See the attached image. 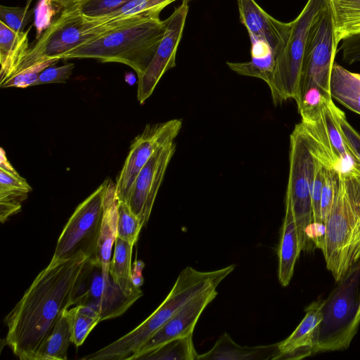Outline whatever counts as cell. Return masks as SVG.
Wrapping results in <instances>:
<instances>
[{
  "label": "cell",
  "instance_id": "obj_37",
  "mask_svg": "<svg viewBox=\"0 0 360 360\" xmlns=\"http://www.w3.org/2000/svg\"><path fill=\"white\" fill-rule=\"evenodd\" d=\"M337 118L343 138L360 162V134L349 123L345 112L339 108L337 109Z\"/></svg>",
  "mask_w": 360,
  "mask_h": 360
},
{
  "label": "cell",
  "instance_id": "obj_20",
  "mask_svg": "<svg viewBox=\"0 0 360 360\" xmlns=\"http://www.w3.org/2000/svg\"><path fill=\"white\" fill-rule=\"evenodd\" d=\"M278 354V342L255 347L240 346L227 333L221 335L211 349L197 360H269Z\"/></svg>",
  "mask_w": 360,
  "mask_h": 360
},
{
  "label": "cell",
  "instance_id": "obj_32",
  "mask_svg": "<svg viewBox=\"0 0 360 360\" xmlns=\"http://www.w3.org/2000/svg\"><path fill=\"white\" fill-rule=\"evenodd\" d=\"M29 6L25 7H9L0 6V21L15 32H23L31 22L34 15V9L29 10Z\"/></svg>",
  "mask_w": 360,
  "mask_h": 360
},
{
  "label": "cell",
  "instance_id": "obj_31",
  "mask_svg": "<svg viewBox=\"0 0 360 360\" xmlns=\"http://www.w3.org/2000/svg\"><path fill=\"white\" fill-rule=\"evenodd\" d=\"M142 227L140 219L131 212L128 205L118 200L117 237L134 245Z\"/></svg>",
  "mask_w": 360,
  "mask_h": 360
},
{
  "label": "cell",
  "instance_id": "obj_21",
  "mask_svg": "<svg viewBox=\"0 0 360 360\" xmlns=\"http://www.w3.org/2000/svg\"><path fill=\"white\" fill-rule=\"evenodd\" d=\"M115 184L108 179L104 199V214L100 232L96 262L102 269L103 276L110 275V265L113 243L117 238V198Z\"/></svg>",
  "mask_w": 360,
  "mask_h": 360
},
{
  "label": "cell",
  "instance_id": "obj_22",
  "mask_svg": "<svg viewBox=\"0 0 360 360\" xmlns=\"http://www.w3.org/2000/svg\"><path fill=\"white\" fill-rule=\"evenodd\" d=\"M29 31L15 32L0 21V84L13 75L26 56Z\"/></svg>",
  "mask_w": 360,
  "mask_h": 360
},
{
  "label": "cell",
  "instance_id": "obj_6",
  "mask_svg": "<svg viewBox=\"0 0 360 360\" xmlns=\"http://www.w3.org/2000/svg\"><path fill=\"white\" fill-rule=\"evenodd\" d=\"M328 0H308L297 17L290 22L289 35L276 53L269 86L275 105L295 100L302 75L309 32Z\"/></svg>",
  "mask_w": 360,
  "mask_h": 360
},
{
  "label": "cell",
  "instance_id": "obj_15",
  "mask_svg": "<svg viewBox=\"0 0 360 360\" xmlns=\"http://www.w3.org/2000/svg\"><path fill=\"white\" fill-rule=\"evenodd\" d=\"M216 288L205 290L188 300L129 359H139L170 340L192 335L202 312L217 295Z\"/></svg>",
  "mask_w": 360,
  "mask_h": 360
},
{
  "label": "cell",
  "instance_id": "obj_29",
  "mask_svg": "<svg viewBox=\"0 0 360 360\" xmlns=\"http://www.w3.org/2000/svg\"><path fill=\"white\" fill-rule=\"evenodd\" d=\"M192 335L170 340L148 352L139 359L197 360Z\"/></svg>",
  "mask_w": 360,
  "mask_h": 360
},
{
  "label": "cell",
  "instance_id": "obj_34",
  "mask_svg": "<svg viewBox=\"0 0 360 360\" xmlns=\"http://www.w3.org/2000/svg\"><path fill=\"white\" fill-rule=\"evenodd\" d=\"M339 173L336 170L326 168V177L321 199V218L323 225L330 213L338 191Z\"/></svg>",
  "mask_w": 360,
  "mask_h": 360
},
{
  "label": "cell",
  "instance_id": "obj_9",
  "mask_svg": "<svg viewBox=\"0 0 360 360\" xmlns=\"http://www.w3.org/2000/svg\"><path fill=\"white\" fill-rule=\"evenodd\" d=\"M360 263L353 266L326 300L321 323L319 352L345 349L355 335L359 307Z\"/></svg>",
  "mask_w": 360,
  "mask_h": 360
},
{
  "label": "cell",
  "instance_id": "obj_23",
  "mask_svg": "<svg viewBox=\"0 0 360 360\" xmlns=\"http://www.w3.org/2000/svg\"><path fill=\"white\" fill-rule=\"evenodd\" d=\"M302 251L297 227L291 210L285 208L278 249V281L287 286L292 277L296 261Z\"/></svg>",
  "mask_w": 360,
  "mask_h": 360
},
{
  "label": "cell",
  "instance_id": "obj_5",
  "mask_svg": "<svg viewBox=\"0 0 360 360\" xmlns=\"http://www.w3.org/2000/svg\"><path fill=\"white\" fill-rule=\"evenodd\" d=\"M337 51L328 1L311 26L307 37L302 75L295 100L302 120L317 114L323 105L332 99L330 77Z\"/></svg>",
  "mask_w": 360,
  "mask_h": 360
},
{
  "label": "cell",
  "instance_id": "obj_38",
  "mask_svg": "<svg viewBox=\"0 0 360 360\" xmlns=\"http://www.w3.org/2000/svg\"><path fill=\"white\" fill-rule=\"evenodd\" d=\"M338 50L342 51V60L347 64L360 61V34L345 37Z\"/></svg>",
  "mask_w": 360,
  "mask_h": 360
},
{
  "label": "cell",
  "instance_id": "obj_18",
  "mask_svg": "<svg viewBox=\"0 0 360 360\" xmlns=\"http://www.w3.org/2000/svg\"><path fill=\"white\" fill-rule=\"evenodd\" d=\"M299 124L311 152L325 168L339 172L354 169L349 167L337 154L323 121L321 110L314 117L302 120Z\"/></svg>",
  "mask_w": 360,
  "mask_h": 360
},
{
  "label": "cell",
  "instance_id": "obj_35",
  "mask_svg": "<svg viewBox=\"0 0 360 360\" xmlns=\"http://www.w3.org/2000/svg\"><path fill=\"white\" fill-rule=\"evenodd\" d=\"M59 60H51L37 65L18 73L0 84L1 88H26L34 86L40 72L45 68L55 65Z\"/></svg>",
  "mask_w": 360,
  "mask_h": 360
},
{
  "label": "cell",
  "instance_id": "obj_27",
  "mask_svg": "<svg viewBox=\"0 0 360 360\" xmlns=\"http://www.w3.org/2000/svg\"><path fill=\"white\" fill-rule=\"evenodd\" d=\"M63 314L69 326L71 342L76 347L82 345L92 329L101 321L94 309L81 304L64 310Z\"/></svg>",
  "mask_w": 360,
  "mask_h": 360
},
{
  "label": "cell",
  "instance_id": "obj_30",
  "mask_svg": "<svg viewBox=\"0 0 360 360\" xmlns=\"http://www.w3.org/2000/svg\"><path fill=\"white\" fill-rule=\"evenodd\" d=\"M276 60V53L263 56H251L248 62H227L229 68L240 75L253 77L264 80L268 84L272 77Z\"/></svg>",
  "mask_w": 360,
  "mask_h": 360
},
{
  "label": "cell",
  "instance_id": "obj_40",
  "mask_svg": "<svg viewBox=\"0 0 360 360\" xmlns=\"http://www.w3.org/2000/svg\"><path fill=\"white\" fill-rule=\"evenodd\" d=\"M49 2L54 4L61 8L66 9L72 7L84 0H48Z\"/></svg>",
  "mask_w": 360,
  "mask_h": 360
},
{
  "label": "cell",
  "instance_id": "obj_1",
  "mask_svg": "<svg viewBox=\"0 0 360 360\" xmlns=\"http://www.w3.org/2000/svg\"><path fill=\"white\" fill-rule=\"evenodd\" d=\"M87 258L79 254L51 261L6 316L5 343L20 360H39L45 342L64 310L73 305L75 287Z\"/></svg>",
  "mask_w": 360,
  "mask_h": 360
},
{
  "label": "cell",
  "instance_id": "obj_12",
  "mask_svg": "<svg viewBox=\"0 0 360 360\" xmlns=\"http://www.w3.org/2000/svg\"><path fill=\"white\" fill-rule=\"evenodd\" d=\"M182 127L181 120L147 125L134 140L122 169L116 179V197L127 203L134 181L145 164L162 145L174 141Z\"/></svg>",
  "mask_w": 360,
  "mask_h": 360
},
{
  "label": "cell",
  "instance_id": "obj_39",
  "mask_svg": "<svg viewBox=\"0 0 360 360\" xmlns=\"http://www.w3.org/2000/svg\"><path fill=\"white\" fill-rule=\"evenodd\" d=\"M144 266L145 264L141 260H136L133 264V269H131V281L134 285L137 288H140L144 282L142 275V271Z\"/></svg>",
  "mask_w": 360,
  "mask_h": 360
},
{
  "label": "cell",
  "instance_id": "obj_4",
  "mask_svg": "<svg viewBox=\"0 0 360 360\" xmlns=\"http://www.w3.org/2000/svg\"><path fill=\"white\" fill-rule=\"evenodd\" d=\"M166 24V20L152 18L110 30L62 55L60 59L92 58L103 63H120L131 67L139 77L153 58Z\"/></svg>",
  "mask_w": 360,
  "mask_h": 360
},
{
  "label": "cell",
  "instance_id": "obj_16",
  "mask_svg": "<svg viewBox=\"0 0 360 360\" xmlns=\"http://www.w3.org/2000/svg\"><path fill=\"white\" fill-rule=\"evenodd\" d=\"M326 300H318L305 309L300 323L285 340L278 342L276 359H300L319 352L321 323Z\"/></svg>",
  "mask_w": 360,
  "mask_h": 360
},
{
  "label": "cell",
  "instance_id": "obj_14",
  "mask_svg": "<svg viewBox=\"0 0 360 360\" xmlns=\"http://www.w3.org/2000/svg\"><path fill=\"white\" fill-rule=\"evenodd\" d=\"M175 150L174 141L161 146L142 167L134 181L127 204L140 219L143 226L149 219L156 195Z\"/></svg>",
  "mask_w": 360,
  "mask_h": 360
},
{
  "label": "cell",
  "instance_id": "obj_13",
  "mask_svg": "<svg viewBox=\"0 0 360 360\" xmlns=\"http://www.w3.org/2000/svg\"><path fill=\"white\" fill-rule=\"evenodd\" d=\"M188 12V5L181 4L166 19L164 36L150 64L138 77L137 98L141 104L151 96L163 75L176 66V55Z\"/></svg>",
  "mask_w": 360,
  "mask_h": 360
},
{
  "label": "cell",
  "instance_id": "obj_7",
  "mask_svg": "<svg viewBox=\"0 0 360 360\" xmlns=\"http://www.w3.org/2000/svg\"><path fill=\"white\" fill-rule=\"evenodd\" d=\"M316 158L311 152L299 124L290 137L289 175L285 208L291 210L296 223L302 250L312 241L311 186Z\"/></svg>",
  "mask_w": 360,
  "mask_h": 360
},
{
  "label": "cell",
  "instance_id": "obj_2",
  "mask_svg": "<svg viewBox=\"0 0 360 360\" xmlns=\"http://www.w3.org/2000/svg\"><path fill=\"white\" fill-rule=\"evenodd\" d=\"M319 248L336 282L360 261V170L339 173L338 191Z\"/></svg>",
  "mask_w": 360,
  "mask_h": 360
},
{
  "label": "cell",
  "instance_id": "obj_11",
  "mask_svg": "<svg viewBox=\"0 0 360 360\" xmlns=\"http://www.w3.org/2000/svg\"><path fill=\"white\" fill-rule=\"evenodd\" d=\"M139 298L124 295L110 274L103 276L98 263L86 259L75 289L73 305L90 307L104 321L123 314Z\"/></svg>",
  "mask_w": 360,
  "mask_h": 360
},
{
  "label": "cell",
  "instance_id": "obj_8",
  "mask_svg": "<svg viewBox=\"0 0 360 360\" xmlns=\"http://www.w3.org/2000/svg\"><path fill=\"white\" fill-rule=\"evenodd\" d=\"M108 32L84 18L77 6L64 9L36 41L13 75L51 60L97 39ZM10 77V78H11ZM9 78V79H10Z\"/></svg>",
  "mask_w": 360,
  "mask_h": 360
},
{
  "label": "cell",
  "instance_id": "obj_33",
  "mask_svg": "<svg viewBox=\"0 0 360 360\" xmlns=\"http://www.w3.org/2000/svg\"><path fill=\"white\" fill-rule=\"evenodd\" d=\"M131 0H84L77 6L86 18H96L112 13Z\"/></svg>",
  "mask_w": 360,
  "mask_h": 360
},
{
  "label": "cell",
  "instance_id": "obj_28",
  "mask_svg": "<svg viewBox=\"0 0 360 360\" xmlns=\"http://www.w3.org/2000/svg\"><path fill=\"white\" fill-rule=\"evenodd\" d=\"M71 342V334L63 312L52 333L47 338L40 354L39 360H65Z\"/></svg>",
  "mask_w": 360,
  "mask_h": 360
},
{
  "label": "cell",
  "instance_id": "obj_41",
  "mask_svg": "<svg viewBox=\"0 0 360 360\" xmlns=\"http://www.w3.org/2000/svg\"><path fill=\"white\" fill-rule=\"evenodd\" d=\"M125 81L130 85H132L136 82L134 75L132 74L127 75L125 77Z\"/></svg>",
  "mask_w": 360,
  "mask_h": 360
},
{
  "label": "cell",
  "instance_id": "obj_10",
  "mask_svg": "<svg viewBox=\"0 0 360 360\" xmlns=\"http://www.w3.org/2000/svg\"><path fill=\"white\" fill-rule=\"evenodd\" d=\"M107 184L105 179L77 207L58 239L51 261L67 260L83 254L96 262Z\"/></svg>",
  "mask_w": 360,
  "mask_h": 360
},
{
  "label": "cell",
  "instance_id": "obj_19",
  "mask_svg": "<svg viewBox=\"0 0 360 360\" xmlns=\"http://www.w3.org/2000/svg\"><path fill=\"white\" fill-rule=\"evenodd\" d=\"M176 0H131L120 9L96 18H86L96 26L110 31L137 22L160 18L163 8ZM85 18V17H84Z\"/></svg>",
  "mask_w": 360,
  "mask_h": 360
},
{
  "label": "cell",
  "instance_id": "obj_26",
  "mask_svg": "<svg viewBox=\"0 0 360 360\" xmlns=\"http://www.w3.org/2000/svg\"><path fill=\"white\" fill-rule=\"evenodd\" d=\"M133 245L116 238L112 259L110 265V274L114 282L127 296L141 297L143 292L136 288L131 281V255Z\"/></svg>",
  "mask_w": 360,
  "mask_h": 360
},
{
  "label": "cell",
  "instance_id": "obj_3",
  "mask_svg": "<svg viewBox=\"0 0 360 360\" xmlns=\"http://www.w3.org/2000/svg\"><path fill=\"white\" fill-rule=\"evenodd\" d=\"M234 268L232 264L218 270L200 271L186 267L159 307L134 330L96 351V357L100 360L129 359L188 300L205 290L217 288Z\"/></svg>",
  "mask_w": 360,
  "mask_h": 360
},
{
  "label": "cell",
  "instance_id": "obj_36",
  "mask_svg": "<svg viewBox=\"0 0 360 360\" xmlns=\"http://www.w3.org/2000/svg\"><path fill=\"white\" fill-rule=\"evenodd\" d=\"M75 68L74 63L60 66L51 65L43 70L34 86L44 84L64 83L70 78Z\"/></svg>",
  "mask_w": 360,
  "mask_h": 360
},
{
  "label": "cell",
  "instance_id": "obj_17",
  "mask_svg": "<svg viewBox=\"0 0 360 360\" xmlns=\"http://www.w3.org/2000/svg\"><path fill=\"white\" fill-rule=\"evenodd\" d=\"M240 22L250 38L265 41L276 53L283 47L289 35L290 22L276 20L255 0H237Z\"/></svg>",
  "mask_w": 360,
  "mask_h": 360
},
{
  "label": "cell",
  "instance_id": "obj_42",
  "mask_svg": "<svg viewBox=\"0 0 360 360\" xmlns=\"http://www.w3.org/2000/svg\"><path fill=\"white\" fill-rule=\"evenodd\" d=\"M355 323L359 327V325L360 323V296H359V307H358V310H357L356 318H355Z\"/></svg>",
  "mask_w": 360,
  "mask_h": 360
},
{
  "label": "cell",
  "instance_id": "obj_24",
  "mask_svg": "<svg viewBox=\"0 0 360 360\" xmlns=\"http://www.w3.org/2000/svg\"><path fill=\"white\" fill-rule=\"evenodd\" d=\"M330 91L332 98L360 115V73L352 72L334 64L330 72Z\"/></svg>",
  "mask_w": 360,
  "mask_h": 360
},
{
  "label": "cell",
  "instance_id": "obj_25",
  "mask_svg": "<svg viewBox=\"0 0 360 360\" xmlns=\"http://www.w3.org/2000/svg\"><path fill=\"white\" fill-rule=\"evenodd\" d=\"M333 20L334 42L360 34V0H328Z\"/></svg>",
  "mask_w": 360,
  "mask_h": 360
},
{
  "label": "cell",
  "instance_id": "obj_43",
  "mask_svg": "<svg viewBox=\"0 0 360 360\" xmlns=\"http://www.w3.org/2000/svg\"><path fill=\"white\" fill-rule=\"evenodd\" d=\"M191 1H192V0H182V4H183L188 5V4H189Z\"/></svg>",
  "mask_w": 360,
  "mask_h": 360
}]
</instances>
